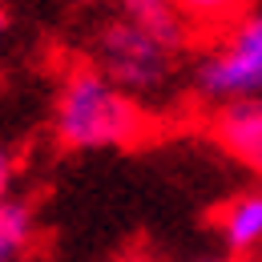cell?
<instances>
[{
    "mask_svg": "<svg viewBox=\"0 0 262 262\" xmlns=\"http://www.w3.org/2000/svg\"><path fill=\"white\" fill-rule=\"evenodd\" d=\"M218 234L230 246V254H250L262 246V190L230 198L218 210Z\"/></svg>",
    "mask_w": 262,
    "mask_h": 262,
    "instance_id": "5b68a950",
    "label": "cell"
},
{
    "mask_svg": "<svg viewBox=\"0 0 262 262\" xmlns=\"http://www.w3.org/2000/svg\"><path fill=\"white\" fill-rule=\"evenodd\" d=\"M173 12L194 29H234L250 12V0H173Z\"/></svg>",
    "mask_w": 262,
    "mask_h": 262,
    "instance_id": "ba28073f",
    "label": "cell"
},
{
    "mask_svg": "<svg viewBox=\"0 0 262 262\" xmlns=\"http://www.w3.org/2000/svg\"><path fill=\"white\" fill-rule=\"evenodd\" d=\"M198 89L222 105L262 97V12L226 29V40L198 65Z\"/></svg>",
    "mask_w": 262,
    "mask_h": 262,
    "instance_id": "7a4b0ae2",
    "label": "cell"
},
{
    "mask_svg": "<svg viewBox=\"0 0 262 262\" xmlns=\"http://www.w3.org/2000/svg\"><path fill=\"white\" fill-rule=\"evenodd\" d=\"M121 8H125V20H129V25L145 29L149 36H158L169 49H182L186 25H182V16L173 12V0H121Z\"/></svg>",
    "mask_w": 262,
    "mask_h": 262,
    "instance_id": "8992f818",
    "label": "cell"
},
{
    "mask_svg": "<svg viewBox=\"0 0 262 262\" xmlns=\"http://www.w3.org/2000/svg\"><path fill=\"white\" fill-rule=\"evenodd\" d=\"M53 129L65 149H105V145H129L145 133L141 105L121 93L101 69H73L57 93Z\"/></svg>",
    "mask_w": 262,
    "mask_h": 262,
    "instance_id": "6da1fadb",
    "label": "cell"
},
{
    "mask_svg": "<svg viewBox=\"0 0 262 262\" xmlns=\"http://www.w3.org/2000/svg\"><path fill=\"white\" fill-rule=\"evenodd\" d=\"M198 262H242V258H230L226 254V258H198Z\"/></svg>",
    "mask_w": 262,
    "mask_h": 262,
    "instance_id": "8fae6325",
    "label": "cell"
},
{
    "mask_svg": "<svg viewBox=\"0 0 262 262\" xmlns=\"http://www.w3.org/2000/svg\"><path fill=\"white\" fill-rule=\"evenodd\" d=\"M173 53L178 49L162 45L158 36L129 25L125 16L113 20L97 40L101 73L121 93H154V89H162L169 81V73H173Z\"/></svg>",
    "mask_w": 262,
    "mask_h": 262,
    "instance_id": "3957f363",
    "label": "cell"
},
{
    "mask_svg": "<svg viewBox=\"0 0 262 262\" xmlns=\"http://www.w3.org/2000/svg\"><path fill=\"white\" fill-rule=\"evenodd\" d=\"M12 178H16V162H12V154L0 145V202H4L8 190H12Z\"/></svg>",
    "mask_w": 262,
    "mask_h": 262,
    "instance_id": "9c48e42d",
    "label": "cell"
},
{
    "mask_svg": "<svg viewBox=\"0 0 262 262\" xmlns=\"http://www.w3.org/2000/svg\"><path fill=\"white\" fill-rule=\"evenodd\" d=\"M73 4H93V0H73Z\"/></svg>",
    "mask_w": 262,
    "mask_h": 262,
    "instance_id": "7c38bea8",
    "label": "cell"
},
{
    "mask_svg": "<svg viewBox=\"0 0 262 262\" xmlns=\"http://www.w3.org/2000/svg\"><path fill=\"white\" fill-rule=\"evenodd\" d=\"M33 242V206L4 198L0 202V262H20Z\"/></svg>",
    "mask_w": 262,
    "mask_h": 262,
    "instance_id": "52a82bcc",
    "label": "cell"
},
{
    "mask_svg": "<svg viewBox=\"0 0 262 262\" xmlns=\"http://www.w3.org/2000/svg\"><path fill=\"white\" fill-rule=\"evenodd\" d=\"M214 137L238 162H246L250 169L262 173V97L222 105L214 117Z\"/></svg>",
    "mask_w": 262,
    "mask_h": 262,
    "instance_id": "277c9868",
    "label": "cell"
},
{
    "mask_svg": "<svg viewBox=\"0 0 262 262\" xmlns=\"http://www.w3.org/2000/svg\"><path fill=\"white\" fill-rule=\"evenodd\" d=\"M4 33H8V16L0 12V40H4Z\"/></svg>",
    "mask_w": 262,
    "mask_h": 262,
    "instance_id": "30bf717a",
    "label": "cell"
}]
</instances>
